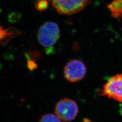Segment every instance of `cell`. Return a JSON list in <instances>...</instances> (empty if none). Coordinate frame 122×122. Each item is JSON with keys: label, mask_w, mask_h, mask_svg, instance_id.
Returning a JSON list of instances; mask_svg holds the SVG:
<instances>
[{"label": "cell", "mask_w": 122, "mask_h": 122, "mask_svg": "<svg viewBox=\"0 0 122 122\" xmlns=\"http://www.w3.org/2000/svg\"><path fill=\"white\" fill-rule=\"evenodd\" d=\"M54 112L61 120L71 122L75 119L78 114V106L74 100L69 98H64L56 103Z\"/></svg>", "instance_id": "cell-2"}, {"label": "cell", "mask_w": 122, "mask_h": 122, "mask_svg": "<svg viewBox=\"0 0 122 122\" xmlns=\"http://www.w3.org/2000/svg\"><path fill=\"white\" fill-rule=\"evenodd\" d=\"M2 28H3V26H2V25H0V31L1 29Z\"/></svg>", "instance_id": "cell-11"}, {"label": "cell", "mask_w": 122, "mask_h": 122, "mask_svg": "<svg viewBox=\"0 0 122 122\" xmlns=\"http://www.w3.org/2000/svg\"><path fill=\"white\" fill-rule=\"evenodd\" d=\"M61 121L55 114L47 113L43 115L38 122H61Z\"/></svg>", "instance_id": "cell-8"}, {"label": "cell", "mask_w": 122, "mask_h": 122, "mask_svg": "<svg viewBox=\"0 0 122 122\" xmlns=\"http://www.w3.org/2000/svg\"><path fill=\"white\" fill-rule=\"evenodd\" d=\"M112 16L120 20L122 19V0H113L108 5Z\"/></svg>", "instance_id": "cell-7"}, {"label": "cell", "mask_w": 122, "mask_h": 122, "mask_svg": "<svg viewBox=\"0 0 122 122\" xmlns=\"http://www.w3.org/2000/svg\"><path fill=\"white\" fill-rule=\"evenodd\" d=\"M60 31L56 23L45 22L39 28L38 39L40 45L48 53L52 51V48L60 38Z\"/></svg>", "instance_id": "cell-1"}, {"label": "cell", "mask_w": 122, "mask_h": 122, "mask_svg": "<svg viewBox=\"0 0 122 122\" xmlns=\"http://www.w3.org/2000/svg\"><path fill=\"white\" fill-rule=\"evenodd\" d=\"M90 0H52V4L61 14L71 15L83 9Z\"/></svg>", "instance_id": "cell-5"}, {"label": "cell", "mask_w": 122, "mask_h": 122, "mask_svg": "<svg viewBox=\"0 0 122 122\" xmlns=\"http://www.w3.org/2000/svg\"><path fill=\"white\" fill-rule=\"evenodd\" d=\"M87 73L86 66L83 61L73 59L68 61L64 68L66 80L71 83L77 82L84 78Z\"/></svg>", "instance_id": "cell-4"}, {"label": "cell", "mask_w": 122, "mask_h": 122, "mask_svg": "<svg viewBox=\"0 0 122 122\" xmlns=\"http://www.w3.org/2000/svg\"><path fill=\"white\" fill-rule=\"evenodd\" d=\"M20 34V31L13 27H9L6 29L2 28L0 31V44L3 46L6 45L10 40Z\"/></svg>", "instance_id": "cell-6"}, {"label": "cell", "mask_w": 122, "mask_h": 122, "mask_svg": "<svg viewBox=\"0 0 122 122\" xmlns=\"http://www.w3.org/2000/svg\"><path fill=\"white\" fill-rule=\"evenodd\" d=\"M9 21L10 23H15L17 22L20 18V15L17 13H12L9 15Z\"/></svg>", "instance_id": "cell-10"}, {"label": "cell", "mask_w": 122, "mask_h": 122, "mask_svg": "<svg viewBox=\"0 0 122 122\" xmlns=\"http://www.w3.org/2000/svg\"><path fill=\"white\" fill-rule=\"evenodd\" d=\"M98 94L122 102V73L116 74L108 79Z\"/></svg>", "instance_id": "cell-3"}, {"label": "cell", "mask_w": 122, "mask_h": 122, "mask_svg": "<svg viewBox=\"0 0 122 122\" xmlns=\"http://www.w3.org/2000/svg\"><path fill=\"white\" fill-rule=\"evenodd\" d=\"M48 2L47 0H40L35 5L36 8L39 11L44 10L48 7Z\"/></svg>", "instance_id": "cell-9"}]
</instances>
